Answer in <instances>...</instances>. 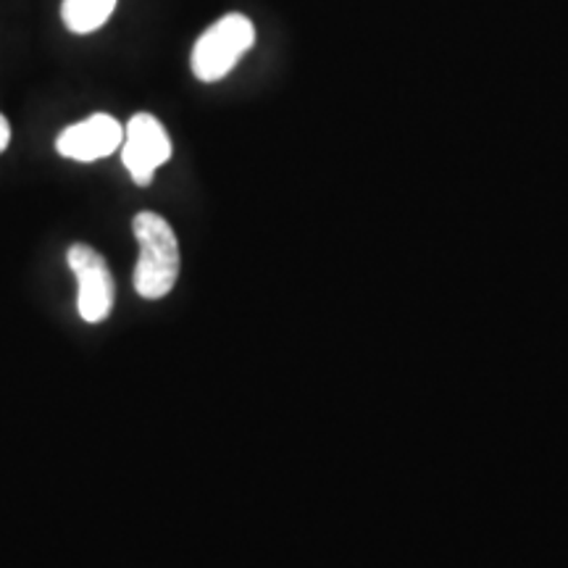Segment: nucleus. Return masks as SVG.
Listing matches in <instances>:
<instances>
[{"label":"nucleus","mask_w":568,"mask_h":568,"mask_svg":"<svg viewBox=\"0 0 568 568\" xmlns=\"http://www.w3.org/2000/svg\"><path fill=\"white\" fill-rule=\"evenodd\" d=\"M140 245V258L134 266V290L145 301H159L174 290L180 280V243L172 224L159 213L142 211L132 222Z\"/></svg>","instance_id":"f257e3e1"},{"label":"nucleus","mask_w":568,"mask_h":568,"mask_svg":"<svg viewBox=\"0 0 568 568\" xmlns=\"http://www.w3.org/2000/svg\"><path fill=\"white\" fill-rule=\"evenodd\" d=\"M255 45V24L245 13H226L197 38L190 67L201 82H219Z\"/></svg>","instance_id":"f03ea898"},{"label":"nucleus","mask_w":568,"mask_h":568,"mask_svg":"<svg viewBox=\"0 0 568 568\" xmlns=\"http://www.w3.org/2000/svg\"><path fill=\"white\" fill-rule=\"evenodd\" d=\"M172 159V140L153 113H134L124 126L122 161L132 182L145 187L153 182L155 169Z\"/></svg>","instance_id":"7ed1b4c3"},{"label":"nucleus","mask_w":568,"mask_h":568,"mask_svg":"<svg viewBox=\"0 0 568 568\" xmlns=\"http://www.w3.org/2000/svg\"><path fill=\"white\" fill-rule=\"evenodd\" d=\"M67 261L77 276V284H80V297H77L80 316L88 324L103 322L113 308V276L109 264L90 245H71Z\"/></svg>","instance_id":"20e7f679"},{"label":"nucleus","mask_w":568,"mask_h":568,"mask_svg":"<svg viewBox=\"0 0 568 568\" xmlns=\"http://www.w3.org/2000/svg\"><path fill=\"white\" fill-rule=\"evenodd\" d=\"M124 142V126L111 113H92L80 124H71L55 140V151L71 161H98L116 153Z\"/></svg>","instance_id":"39448f33"},{"label":"nucleus","mask_w":568,"mask_h":568,"mask_svg":"<svg viewBox=\"0 0 568 568\" xmlns=\"http://www.w3.org/2000/svg\"><path fill=\"white\" fill-rule=\"evenodd\" d=\"M119 0H63L61 19L69 32L90 34L111 19Z\"/></svg>","instance_id":"423d86ee"},{"label":"nucleus","mask_w":568,"mask_h":568,"mask_svg":"<svg viewBox=\"0 0 568 568\" xmlns=\"http://www.w3.org/2000/svg\"><path fill=\"white\" fill-rule=\"evenodd\" d=\"M9 142H11V124H9V119L0 113V153L9 148Z\"/></svg>","instance_id":"0eeeda50"}]
</instances>
